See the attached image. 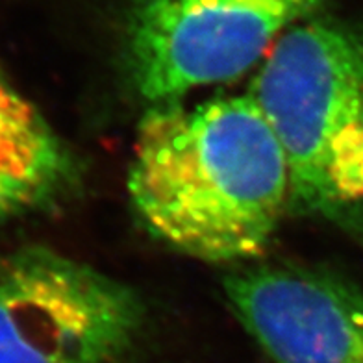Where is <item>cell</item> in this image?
<instances>
[{
  "label": "cell",
  "mask_w": 363,
  "mask_h": 363,
  "mask_svg": "<svg viewBox=\"0 0 363 363\" xmlns=\"http://www.w3.org/2000/svg\"><path fill=\"white\" fill-rule=\"evenodd\" d=\"M126 187L154 238L211 263L258 258L289 206L284 150L250 93L150 108Z\"/></svg>",
  "instance_id": "1"
},
{
  "label": "cell",
  "mask_w": 363,
  "mask_h": 363,
  "mask_svg": "<svg viewBox=\"0 0 363 363\" xmlns=\"http://www.w3.org/2000/svg\"><path fill=\"white\" fill-rule=\"evenodd\" d=\"M326 0H128L125 67L143 101L171 104L241 77Z\"/></svg>",
  "instance_id": "4"
},
{
  "label": "cell",
  "mask_w": 363,
  "mask_h": 363,
  "mask_svg": "<svg viewBox=\"0 0 363 363\" xmlns=\"http://www.w3.org/2000/svg\"><path fill=\"white\" fill-rule=\"evenodd\" d=\"M284 150L289 204L363 243V34L332 19L295 24L250 86Z\"/></svg>",
  "instance_id": "2"
},
{
  "label": "cell",
  "mask_w": 363,
  "mask_h": 363,
  "mask_svg": "<svg viewBox=\"0 0 363 363\" xmlns=\"http://www.w3.org/2000/svg\"><path fill=\"white\" fill-rule=\"evenodd\" d=\"M74 177L67 145L0 69V219L41 210Z\"/></svg>",
  "instance_id": "6"
},
{
  "label": "cell",
  "mask_w": 363,
  "mask_h": 363,
  "mask_svg": "<svg viewBox=\"0 0 363 363\" xmlns=\"http://www.w3.org/2000/svg\"><path fill=\"white\" fill-rule=\"evenodd\" d=\"M223 289L269 363H363V287L340 272L254 265Z\"/></svg>",
  "instance_id": "5"
},
{
  "label": "cell",
  "mask_w": 363,
  "mask_h": 363,
  "mask_svg": "<svg viewBox=\"0 0 363 363\" xmlns=\"http://www.w3.org/2000/svg\"><path fill=\"white\" fill-rule=\"evenodd\" d=\"M145 328L139 293L89 263L47 247L0 258V363H128Z\"/></svg>",
  "instance_id": "3"
}]
</instances>
